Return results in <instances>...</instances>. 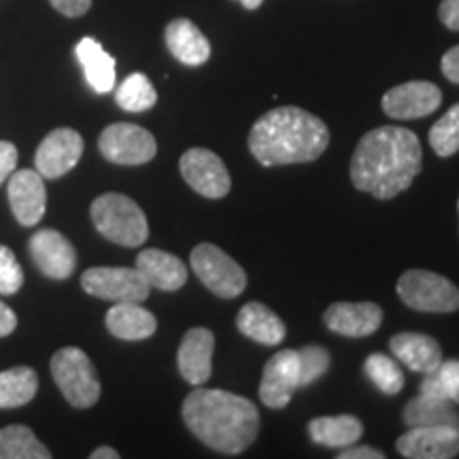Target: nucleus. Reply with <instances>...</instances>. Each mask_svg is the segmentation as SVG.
Masks as SVG:
<instances>
[{
  "mask_svg": "<svg viewBox=\"0 0 459 459\" xmlns=\"http://www.w3.org/2000/svg\"><path fill=\"white\" fill-rule=\"evenodd\" d=\"M409 428H453L459 429V412L451 400L419 394L402 411Z\"/></svg>",
  "mask_w": 459,
  "mask_h": 459,
  "instance_id": "24",
  "label": "nucleus"
},
{
  "mask_svg": "<svg viewBox=\"0 0 459 459\" xmlns=\"http://www.w3.org/2000/svg\"><path fill=\"white\" fill-rule=\"evenodd\" d=\"M389 349L395 355V359L409 366L412 372H428L436 370L443 361V349L436 338L428 334H419V332H402L389 341Z\"/></svg>",
  "mask_w": 459,
  "mask_h": 459,
  "instance_id": "19",
  "label": "nucleus"
},
{
  "mask_svg": "<svg viewBox=\"0 0 459 459\" xmlns=\"http://www.w3.org/2000/svg\"><path fill=\"white\" fill-rule=\"evenodd\" d=\"M11 211L22 226H37L43 220L48 206L43 175L39 170H17L11 175L7 186Z\"/></svg>",
  "mask_w": 459,
  "mask_h": 459,
  "instance_id": "15",
  "label": "nucleus"
},
{
  "mask_svg": "<svg viewBox=\"0 0 459 459\" xmlns=\"http://www.w3.org/2000/svg\"><path fill=\"white\" fill-rule=\"evenodd\" d=\"M457 211H459V200H457Z\"/></svg>",
  "mask_w": 459,
  "mask_h": 459,
  "instance_id": "43",
  "label": "nucleus"
},
{
  "mask_svg": "<svg viewBox=\"0 0 459 459\" xmlns=\"http://www.w3.org/2000/svg\"><path fill=\"white\" fill-rule=\"evenodd\" d=\"M17 328V317L11 308L0 300V336H9Z\"/></svg>",
  "mask_w": 459,
  "mask_h": 459,
  "instance_id": "40",
  "label": "nucleus"
},
{
  "mask_svg": "<svg viewBox=\"0 0 459 459\" xmlns=\"http://www.w3.org/2000/svg\"><path fill=\"white\" fill-rule=\"evenodd\" d=\"M364 370L372 383H375L378 392L385 395H395L404 387V375H402L400 366L383 353H372L364 361Z\"/></svg>",
  "mask_w": 459,
  "mask_h": 459,
  "instance_id": "31",
  "label": "nucleus"
},
{
  "mask_svg": "<svg viewBox=\"0 0 459 459\" xmlns=\"http://www.w3.org/2000/svg\"><path fill=\"white\" fill-rule=\"evenodd\" d=\"M395 449L406 459H451L459 455V429L409 428L395 440Z\"/></svg>",
  "mask_w": 459,
  "mask_h": 459,
  "instance_id": "16",
  "label": "nucleus"
},
{
  "mask_svg": "<svg viewBox=\"0 0 459 459\" xmlns=\"http://www.w3.org/2000/svg\"><path fill=\"white\" fill-rule=\"evenodd\" d=\"M237 3L243 4L245 9H249V11H255V9H260V7H262V3H264V0H237Z\"/></svg>",
  "mask_w": 459,
  "mask_h": 459,
  "instance_id": "42",
  "label": "nucleus"
},
{
  "mask_svg": "<svg viewBox=\"0 0 459 459\" xmlns=\"http://www.w3.org/2000/svg\"><path fill=\"white\" fill-rule=\"evenodd\" d=\"M419 394L446 398L453 404H459V359H443L438 368L423 375Z\"/></svg>",
  "mask_w": 459,
  "mask_h": 459,
  "instance_id": "30",
  "label": "nucleus"
},
{
  "mask_svg": "<svg viewBox=\"0 0 459 459\" xmlns=\"http://www.w3.org/2000/svg\"><path fill=\"white\" fill-rule=\"evenodd\" d=\"M30 255L45 277L65 281L74 273L77 266V251L68 243L65 234L57 230L45 228L34 232L30 238Z\"/></svg>",
  "mask_w": 459,
  "mask_h": 459,
  "instance_id": "14",
  "label": "nucleus"
},
{
  "mask_svg": "<svg viewBox=\"0 0 459 459\" xmlns=\"http://www.w3.org/2000/svg\"><path fill=\"white\" fill-rule=\"evenodd\" d=\"M237 328L243 336L264 344V347H277L285 338V324L266 304L249 302L238 311Z\"/></svg>",
  "mask_w": 459,
  "mask_h": 459,
  "instance_id": "22",
  "label": "nucleus"
},
{
  "mask_svg": "<svg viewBox=\"0 0 459 459\" xmlns=\"http://www.w3.org/2000/svg\"><path fill=\"white\" fill-rule=\"evenodd\" d=\"M429 145L440 158H451L459 152V102L432 126Z\"/></svg>",
  "mask_w": 459,
  "mask_h": 459,
  "instance_id": "32",
  "label": "nucleus"
},
{
  "mask_svg": "<svg viewBox=\"0 0 459 459\" xmlns=\"http://www.w3.org/2000/svg\"><path fill=\"white\" fill-rule=\"evenodd\" d=\"M39 392L37 372L28 366H15L0 372V409H17L30 402Z\"/></svg>",
  "mask_w": 459,
  "mask_h": 459,
  "instance_id": "27",
  "label": "nucleus"
},
{
  "mask_svg": "<svg viewBox=\"0 0 459 459\" xmlns=\"http://www.w3.org/2000/svg\"><path fill=\"white\" fill-rule=\"evenodd\" d=\"M183 421L209 449L238 455L255 443L260 412L251 400L223 389H194L183 402Z\"/></svg>",
  "mask_w": 459,
  "mask_h": 459,
  "instance_id": "2",
  "label": "nucleus"
},
{
  "mask_svg": "<svg viewBox=\"0 0 459 459\" xmlns=\"http://www.w3.org/2000/svg\"><path fill=\"white\" fill-rule=\"evenodd\" d=\"M324 324L341 336H370L381 328L383 311L375 302H336L325 311Z\"/></svg>",
  "mask_w": 459,
  "mask_h": 459,
  "instance_id": "18",
  "label": "nucleus"
},
{
  "mask_svg": "<svg viewBox=\"0 0 459 459\" xmlns=\"http://www.w3.org/2000/svg\"><path fill=\"white\" fill-rule=\"evenodd\" d=\"M51 7L66 17H82L90 11L91 0H49Z\"/></svg>",
  "mask_w": 459,
  "mask_h": 459,
  "instance_id": "36",
  "label": "nucleus"
},
{
  "mask_svg": "<svg viewBox=\"0 0 459 459\" xmlns=\"http://www.w3.org/2000/svg\"><path fill=\"white\" fill-rule=\"evenodd\" d=\"M51 453L26 426L0 429V459H49Z\"/></svg>",
  "mask_w": 459,
  "mask_h": 459,
  "instance_id": "28",
  "label": "nucleus"
},
{
  "mask_svg": "<svg viewBox=\"0 0 459 459\" xmlns=\"http://www.w3.org/2000/svg\"><path fill=\"white\" fill-rule=\"evenodd\" d=\"M381 105L385 115L394 119L428 117L443 105V91L429 82H409L389 90Z\"/></svg>",
  "mask_w": 459,
  "mask_h": 459,
  "instance_id": "13",
  "label": "nucleus"
},
{
  "mask_svg": "<svg viewBox=\"0 0 459 459\" xmlns=\"http://www.w3.org/2000/svg\"><path fill=\"white\" fill-rule=\"evenodd\" d=\"M24 285V273L17 264L13 251L0 245V296L17 294Z\"/></svg>",
  "mask_w": 459,
  "mask_h": 459,
  "instance_id": "34",
  "label": "nucleus"
},
{
  "mask_svg": "<svg viewBox=\"0 0 459 459\" xmlns=\"http://www.w3.org/2000/svg\"><path fill=\"white\" fill-rule=\"evenodd\" d=\"M166 48L181 65L203 66L211 57L209 39L200 32V28L189 20H172L164 32Z\"/></svg>",
  "mask_w": 459,
  "mask_h": 459,
  "instance_id": "21",
  "label": "nucleus"
},
{
  "mask_svg": "<svg viewBox=\"0 0 459 459\" xmlns=\"http://www.w3.org/2000/svg\"><path fill=\"white\" fill-rule=\"evenodd\" d=\"M400 300L419 313H455L459 311L457 285L443 274L429 271H406L398 285Z\"/></svg>",
  "mask_w": 459,
  "mask_h": 459,
  "instance_id": "6",
  "label": "nucleus"
},
{
  "mask_svg": "<svg viewBox=\"0 0 459 459\" xmlns=\"http://www.w3.org/2000/svg\"><path fill=\"white\" fill-rule=\"evenodd\" d=\"M338 459H385V453L375 446H344L336 455Z\"/></svg>",
  "mask_w": 459,
  "mask_h": 459,
  "instance_id": "39",
  "label": "nucleus"
},
{
  "mask_svg": "<svg viewBox=\"0 0 459 459\" xmlns=\"http://www.w3.org/2000/svg\"><path fill=\"white\" fill-rule=\"evenodd\" d=\"M308 434L313 443L330 449H344L358 443L364 434V426L358 417L353 415H336V417H317L308 423Z\"/></svg>",
  "mask_w": 459,
  "mask_h": 459,
  "instance_id": "26",
  "label": "nucleus"
},
{
  "mask_svg": "<svg viewBox=\"0 0 459 459\" xmlns=\"http://www.w3.org/2000/svg\"><path fill=\"white\" fill-rule=\"evenodd\" d=\"M330 130L300 107H279L262 115L249 132V152L262 166L304 164L328 149Z\"/></svg>",
  "mask_w": 459,
  "mask_h": 459,
  "instance_id": "3",
  "label": "nucleus"
},
{
  "mask_svg": "<svg viewBox=\"0 0 459 459\" xmlns=\"http://www.w3.org/2000/svg\"><path fill=\"white\" fill-rule=\"evenodd\" d=\"M423 152L417 134L398 126L366 132L351 158V181L359 192L392 200L412 186L421 172Z\"/></svg>",
  "mask_w": 459,
  "mask_h": 459,
  "instance_id": "1",
  "label": "nucleus"
},
{
  "mask_svg": "<svg viewBox=\"0 0 459 459\" xmlns=\"http://www.w3.org/2000/svg\"><path fill=\"white\" fill-rule=\"evenodd\" d=\"M298 359H300V381H298L300 387L313 385L330 368V353L319 344H307L298 349Z\"/></svg>",
  "mask_w": 459,
  "mask_h": 459,
  "instance_id": "33",
  "label": "nucleus"
},
{
  "mask_svg": "<svg viewBox=\"0 0 459 459\" xmlns=\"http://www.w3.org/2000/svg\"><path fill=\"white\" fill-rule=\"evenodd\" d=\"M17 169V147L9 141H0V186L13 175Z\"/></svg>",
  "mask_w": 459,
  "mask_h": 459,
  "instance_id": "35",
  "label": "nucleus"
},
{
  "mask_svg": "<svg viewBox=\"0 0 459 459\" xmlns=\"http://www.w3.org/2000/svg\"><path fill=\"white\" fill-rule=\"evenodd\" d=\"M91 459H119V453L113 446H99L96 451H91Z\"/></svg>",
  "mask_w": 459,
  "mask_h": 459,
  "instance_id": "41",
  "label": "nucleus"
},
{
  "mask_svg": "<svg viewBox=\"0 0 459 459\" xmlns=\"http://www.w3.org/2000/svg\"><path fill=\"white\" fill-rule=\"evenodd\" d=\"M83 156V139L73 128H56L41 141L34 153V166L43 179H60L71 172Z\"/></svg>",
  "mask_w": 459,
  "mask_h": 459,
  "instance_id": "12",
  "label": "nucleus"
},
{
  "mask_svg": "<svg viewBox=\"0 0 459 459\" xmlns=\"http://www.w3.org/2000/svg\"><path fill=\"white\" fill-rule=\"evenodd\" d=\"M79 65L83 68L85 82L96 94H107L115 88V57L91 37H83L74 48Z\"/></svg>",
  "mask_w": 459,
  "mask_h": 459,
  "instance_id": "25",
  "label": "nucleus"
},
{
  "mask_svg": "<svg viewBox=\"0 0 459 459\" xmlns=\"http://www.w3.org/2000/svg\"><path fill=\"white\" fill-rule=\"evenodd\" d=\"M107 328L122 341H145L158 330V321L141 302H115L107 313Z\"/></svg>",
  "mask_w": 459,
  "mask_h": 459,
  "instance_id": "23",
  "label": "nucleus"
},
{
  "mask_svg": "<svg viewBox=\"0 0 459 459\" xmlns=\"http://www.w3.org/2000/svg\"><path fill=\"white\" fill-rule=\"evenodd\" d=\"M82 287L90 296L108 302H145L152 291L147 279L136 268L99 266L83 273Z\"/></svg>",
  "mask_w": 459,
  "mask_h": 459,
  "instance_id": "8",
  "label": "nucleus"
},
{
  "mask_svg": "<svg viewBox=\"0 0 459 459\" xmlns=\"http://www.w3.org/2000/svg\"><path fill=\"white\" fill-rule=\"evenodd\" d=\"M179 169L187 186L204 198H223L232 187L226 164L211 149H187L179 160Z\"/></svg>",
  "mask_w": 459,
  "mask_h": 459,
  "instance_id": "10",
  "label": "nucleus"
},
{
  "mask_svg": "<svg viewBox=\"0 0 459 459\" xmlns=\"http://www.w3.org/2000/svg\"><path fill=\"white\" fill-rule=\"evenodd\" d=\"M440 68H443V74L451 83L459 85V45L446 51L443 60H440Z\"/></svg>",
  "mask_w": 459,
  "mask_h": 459,
  "instance_id": "38",
  "label": "nucleus"
},
{
  "mask_svg": "<svg viewBox=\"0 0 459 459\" xmlns=\"http://www.w3.org/2000/svg\"><path fill=\"white\" fill-rule=\"evenodd\" d=\"M300 381V359L296 349H283L266 361L260 383V400L266 409L281 411L291 402Z\"/></svg>",
  "mask_w": 459,
  "mask_h": 459,
  "instance_id": "11",
  "label": "nucleus"
},
{
  "mask_svg": "<svg viewBox=\"0 0 459 459\" xmlns=\"http://www.w3.org/2000/svg\"><path fill=\"white\" fill-rule=\"evenodd\" d=\"M438 17L449 30L459 32V0H443L438 7Z\"/></svg>",
  "mask_w": 459,
  "mask_h": 459,
  "instance_id": "37",
  "label": "nucleus"
},
{
  "mask_svg": "<svg viewBox=\"0 0 459 459\" xmlns=\"http://www.w3.org/2000/svg\"><path fill=\"white\" fill-rule=\"evenodd\" d=\"M51 377L74 409H91L100 398V378L91 359L77 347H65L51 358Z\"/></svg>",
  "mask_w": 459,
  "mask_h": 459,
  "instance_id": "5",
  "label": "nucleus"
},
{
  "mask_svg": "<svg viewBox=\"0 0 459 459\" xmlns=\"http://www.w3.org/2000/svg\"><path fill=\"white\" fill-rule=\"evenodd\" d=\"M115 100L117 105L124 108V111L130 113H143L149 111L158 102L156 88H153L152 82L143 73H132L130 77L124 79V83L117 88V94H115Z\"/></svg>",
  "mask_w": 459,
  "mask_h": 459,
  "instance_id": "29",
  "label": "nucleus"
},
{
  "mask_svg": "<svg viewBox=\"0 0 459 459\" xmlns=\"http://www.w3.org/2000/svg\"><path fill=\"white\" fill-rule=\"evenodd\" d=\"M99 149L108 162L124 166H141L152 162L158 153L153 134L136 124H111L102 130Z\"/></svg>",
  "mask_w": 459,
  "mask_h": 459,
  "instance_id": "9",
  "label": "nucleus"
},
{
  "mask_svg": "<svg viewBox=\"0 0 459 459\" xmlns=\"http://www.w3.org/2000/svg\"><path fill=\"white\" fill-rule=\"evenodd\" d=\"M215 336L206 328H192L186 332L177 353V366L189 385H203L213 375Z\"/></svg>",
  "mask_w": 459,
  "mask_h": 459,
  "instance_id": "17",
  "label": "nucleus"
},
{
  "mask_svg": "<svg viewBox=\"0 0 459 459\" xmlns=\"http://www.w3.org/2000/svg\"><path fill=\"white\" fill-rule=\"evenodd\" d=\"M189 264L203 285L215 296L234 300L247 290V273L243 266L230 257L221 247L213 243H200L194 247Z\"/></svg>",
  "mask_w": 459,
  "mask_h": 459,
  "instance_id": "7",
  "label": "nucleus"
},
{
  "mask_svg": "<svg viewBox=\"0 0 459 459\" xmlns=\"http://www.w3.org/2000/svg\"><path fill=\"white\" fill-rule=\"evenodd\" d=\"M136 271L147 283L162 291H177L186 285L187 266L179 257L162 249H145L136 257Z\"/></svg>",
  "mask_w": 459,
  "mask_h": 459,
  "instance_id": "20",
  "label": "nucleus"
},
{
  "mask_svg": "<svg viewBox=\"0 0 459 459\" xmlns=\"http://www.w3.org/2000/svg\"><path fill=\"white\" fill-rule=\"evenodd\" d=\"M91 221L107 240L122 247H141L149 238V223L143 209L124 194L108 192L91 203Z\"/></svg>",
  "mask_w": 459,
  "mask_h": 459,
  "instance_id": "4",
  "label": "nucleus"
}]
</instances>
